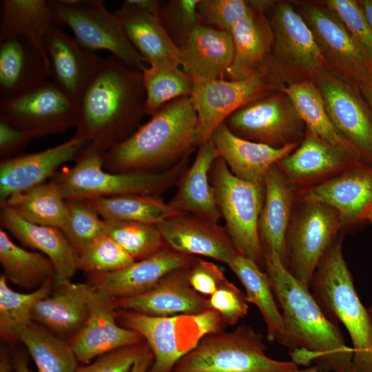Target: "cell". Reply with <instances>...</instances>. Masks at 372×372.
I'll list each match as a JSON object with an SVG mask.
<instances>
[{"label":"cell","instance_id":"6da1fadb","mask_svg":"<svg viewBox=\"0 0 372 372\" xmlns=\"http://www.w3.org/2000/svg\"><path fill=\"white\" fill-rule=\"evenodd\" d=\"M263 249L265 272L285 326L282 346L292 351V361L354 372L353 350L346 344L338 325L327 318L311 290L289 273L280 256L270 249Z\"/></svg>","mask_w":372,"mask_h":372},{"label":"cell","instance_id":"7a4b0ae2","mask_svg":"<svg viewBox=\"0 0 372 372\" xmlns=\"http://www.w3.org/2000/svg\"><path fill=\"white\" fill-rule=\"evenodd\" d=\"M145 103L142 71L113 56L102 58L77 101L74 135L105 152L139 127Z\"/></svg>","mask_w":372,"mask_h":372},{"label":"cell","instance_id":"3957f363","mask_svg":"<svg viewBox=\"0 0 372 372\" xmlns=\"http://www.w3.org/2000/svg\"><path fill=\"white\" fill-rule=\"evenodd\" d=\"M198 117L189 96L173 100L129 137L104 152L110 172H158L172 167L196 147Z\"/></svg>","mask_w":372,"mask_h":372},{"label":"cell","instance_id":"277c9868","mask_svg":"<svg viewBox=\"0 0 372 372\" xmlns=\"http://www.w3.org/2000/svg\"><path fill=\"white\" fill-rule=\"evenodd\" d=\"M340 235L320 261L311 291L327 318L347 329L354 372H372V315L362 304L342 252Z\"/></svg>","mask_w":372,"mask_h":372},{"label":"cell","instance_id":"5b68a950","mask_svg":"<svg viewBox=\"0 0 372 372\" xmlns=\"http://www.w3.org/2000/svg\"><path fill=\"white\" fill-rule=\"evenodd\" d=\"M104 152L87 143L76 163L54 176L52 181L65 200L122 195L159 196L180 179L189 156L161 172L114 173L103 169Z\"/></svg>","mask_w":372,"mask_h":372},{"label":"cell","instance_id":"8992f818","mask_svg":"<svg viewBox=\"0 0 372 372\" xmlns=\"http://www.w3.org/2000/svg\"><path fill=\"white\" fill-rule=\"evenodd\" d=\"M293 361L273 359L266 354L262 335L250 326L212 332L176 364L172 372H296Z\"/></svg>","mask_w":372,"mask_h":372},{"label":"cell","instance_id":"52a82bcc","mask_svg":"<svg viewBox=\"0 0 372 372\" xmlns=\"http://www.w3.org/2000/svg\"><path fill=\"white\" fill-rule=\"evenodd\" d=\"M121 326L137 332L148 344L154 362L147 372H172L178 362L205 335L226 327L216 311L168 317L120 310Z\"/></svg>","mask_w":372,"mask_h":372},{"label":"cell","instance_id":"ba28073f","mask_svg":"<svg viewBox=\"0 0 372 372\" xmlns=\"http://www.w3.org/2000/svg\"><path fill=\"white\" fill-rule=\"evenodd\" d=\"M209 178L236 251L262 269L265 256L258 227L265 200L264 185L236 177L220 156L211 167Z\"/></svg>","mask_w":372,"mask_h":372},{"label":"cell","instance_id":"9c48e42d","mask_svg":"<svg viewBox=\"0 0 372 372\" xmlns=\"http://www.w3.org/2000/svg\"><path fill=\"white\" fill-rule=\"evenodd\" d=\"M285 242L283 264L309 289L314 272L343 229L338 211L317 201H296Z\"/></svg>","mask_w":372,"mask_h":372},{"label":"cell","instance_id":"30bf717a","mask_svg":"<svg viewBox=\"0 0 372 372\" xmlns=\"http://www.w3.org/2000/svg\"><path fill=\"white\" fill-rule=\"evenodd\" d=\"M56 23L68 27L85 49L106 50L125 65L143 71L147 61L130 41L114 12L101 0H52Z\"/></svg>","mask_w":372,"mask_h":372},{"label":"cell","instance_id":"8fae6325","mask_svg":"<svg viewBox=\"0 0 372 372\" xmlns=\"http://www.w3.org/2000/svg\"><path fill=\"white\" fill-rule=\"evenodd\" d=\"M276 88L268 65L240 79L193 81L189 97L198 117L196 147L210 140L216 129L234 112L272 94Z\"/></svg>","mask_w":372,"mask_h":372},{"label":"cell","instance_id":"7c38bea8","mask_svg":"<svg viewBox=\"0 0 372 372\" xmlns=\"http://www.w3.org/2000/svg\"><path fill=\"white\" fill-rule=\"evenodd\" d=\"M77 103L53 81L0 101V121L30 131L37 137L76 126Z\"/></svg>","mask_w":372,"mask_h":372},{"label":"cell","instance_id":"4fadbf2b","mask_svg":"<svg viewBox=\"0 0 372 372\" xmlns=\"http://www.w3.org/2000/svg\"><path fill=\"white\" fill-rule=\"evenodd\" d=\"M302 17L310 28L327 61L340 79L361 93L372 79V63L329 8L307 5Z\"/></svg>","mask_w":372,"mask_h":372},{"label":"cell","instance_id":"5bb4252c","mask_svg":"<svg viewBox=\"0 0 372 372\" xmlns=\"http://www.w3.org/2000/svg\"><path fill=\"white\" fill-rule=\"evenodd\" d=\"M223 123L240 138L275 147L297 143L304 124L283 92L248 103Z\"/></svg>","mask_w":372,"mask_h":372},{"label":"cell","instance_id":"9a60e30c","mask_svg":"<svg viewBox=\"0 0 372 372\" xmlns=\"http://www.w3.org/2000/svg\"><path fill=\"white\" fill-rule=\"evenodd\" d=\"M316 85L335 127L358 150L362 163L372 166V112L362 93L327 74L320 75Z\"/></svg>","mask_w":372,"mask_h":372},{"label":"cell","instance_id":"2e32d148","mask_svg":"<svg viewBox=\"0 0 372 372\" xmlns=\"http://www.w3.org/2000/svg\"><path fill=\"white\" fill-rule=\"evenodd\" d=\"M92 285L87 318L68 342L78 361L84 364L120 348L145 342L137 332L118 325L116 299Z\"/></svg>","mask_w":372,"mask_h":372},{"label":"cell","instance_id":"e0dca14e","mask_svg":"<svg viewBox=\"0 0 372 372\" xmlns=\"http://www.w3.org/2000/svg\"><path fill=\"white\" fill-rule=\"evenodd\" d=\"M268 12L267 19L273 33L274 61L298 73L318 72L325 61L302 15L285 2L275 3Z\"/></svg>","mask_w":372,"mask_h":372},{"label":"cell","instance_id":"ac0fdd59","mask_svg":"<svg viewBox=\"0 0 372 372\" xmlns=\"http://www.w3.org/2000/svg\"><path fill=\"white\" fill-rule=\"evenodd\" d=\"M296 201H317L335 209L343 228L366 220L372 209V166L360 163L316 185L297 192Z\"/></svg>","mask_w":372,"mask_h":372},{"label":"cell","instance_id":"d6986e66","mask_svg":"<svg viewBox=\"0 0 372 372\" xmlns=\"http://www.w3.org/2000/svg\"><path fill=\"white\" fill-rule=\"evenodd\" d=\"M192 262L169 272L145 292L116 299L117 309L158 317L192 316L209 310L208 298L194 290L189 282Z\"/></svg>","mask_w":372,"mask_h":372},{"label":"cell","instance_id":"ffe728a7","mask_svg":"<svg viewBox=\"0 0 372 372\" xmlns=\"http://www.w3.org/2000/svg\"><path fill=\"white\" fill-rule=\"evenodd\" d=\"M88 142L74 135L45 150L4 159L0 164V200L44 183L59 167L78 158Z\"/></svg>","mask_w":372,"mask_h":372},{"label":"cell","instance_id":"44dd1931","mask_svg":"<svg viewBox=\"0 0 372 372\" xmlns=\"http://www.w3.org/2000/svg\"><path fill=\"white\" fill-rule=\"evenodd\" d=\"M166 245L189 256L210 258L229 265L237 251L225 227L183 213L156 224Z\"/></svg>","mask_w":372,"mask_h":372},{"label":"cell","instance_id":"7402d4cb","mask_svg":"<svg viewBox=\"0 0 372 372\" xmlns=\"http://www.w3.org/2000/svg\"><path fill=\"white\" fill-rule=\"evenodd\" d=\"M362 163L309 130L291 153L276 163L292 185L304 188L325 181Z\"/></svg>","mask_w":372,"mask_h":372},{"label":"cell","instance_id":"603a6c76","mask_svg":"<svg viewBox=\"0 0 372 372\" xmlns=\"http://www.w3.org/2000/svg\"><path fill=\"white\" fill-rule=\"evenodd\" d=\"M45 48L53 82L77 103L102 58L83 48L56 24L46 34Z\"/></svg>","mask_w":372,"mask_h":372},{"label":"cell","instance_id":"cb8c5ba5","mask_svg":"<svg viewBox=\"0 0 372 372\" xmlns=\"http://www.w3.org/2000/svg\"><path fill=\"white\" fill-rule=\"evenodd\" d=\"M196 256L178 252L167 245L145 259L120 270L93 273V285L114 299L131 297L154 287L169 272L189 265Z\"/></svg>","mask_w":372,"mask_h":372},{"label":"cell","instance_id":"d4e9b609","mask_svg":"<svg viewBox=\"0 0 372 372\" xmlns=\"http://www.w3.org/2000/svg\"><path fill=\"white\" fill-rule=\"evenodd\" d=\"M211 140L234 175L258 185H264L269 169L298 146L291 143L275 147L248 141L232 133L225 123L216 129Z\"/></svg>","mask_w":372,"mask_h":372},{"label":"cell","instance_id":"484cf974","mask_svg":"<svg viewBox=\"0 0 372 372\" xmlns=\"http://www.w3.org/2000/svg\"><path fill=\"white\" fill-rule=\"evenodd\" d=\"M0 218L1 225L23 245L50 260L56 272V285L70 282L78 269V258L61 229L28 222L4 204L1 205Z\"/></svg>","mask_w":372,"mask_h":372},{"label":"cell","instance_id":"4316f807","mask_svg":"<svg viewBox=\"0 0 372 372\" xmlns=\"http://www.w3.org/2000/svg\"><path fill=\"white\" fill-rule=\"evenodd\" d=\"M234 55L229 32L200 25L180 48L183 71L194 81L225 79Z\"/></svg>","mask_w":372,"mask_h":372},{"label":"cell","instance_id":"83f0119b","mask_svg":"<svg viewBox=\"0 0 372 372\" xmlns=\"http://www.w3.org/2000/svg\"><path fill=\"white\" fill-rule=\"evenodd\" d=\"M218 152L210 139L198 146L192 165L180 176L176 194L168 203L175 209L218 223V207L209 173Z\"/></svg>","mask_w":372,"mask_h":372},{"label":"cell","instance_id":"f1b7e54d","mask_svg":"<svg viewBox=\"0 0 372 372\" xmlns=\"http://www.w3.org/2000/svg\"><path fill=\"white\" fill-rule=\"evenodd\" d=\"M50 69L28 42L18 37L0 39V98L15 97L49 81Z\"/></svg>","mask_w":372,"mask_h":372},{"label":"cell","instance_id":"f546056e","mask_svg":"<svg viewBox=\"0 0 372 372\" xmlns=\"http://www.w3.org/2000/svg\"><path fill=\"white\" fill-rule=\"evenodd\" d=\"M56 286L53 294L36 303L32 319L61 338L70 339L87 318L92 285L70 282Z\"/></svg>","mask_w":372,"mask_h":372},{"label":"cell","instance_id":"4dcf8cb0","mask_svg":"<svg viewBox=\"0 0 372 372\" xmlns=\"http://www.w3.org/2000/svg\"><path fill=\"white\" fill-rule=\"evenodd\" d=\"M265 200L259 220L264 248L274 251L283 262L285 236L296 202V189L276 164L264 181Z\"/></svg>","mask_w":372,"mask_h":372},{"label":"cell","instance_id":"1f68e13d","mask_svg":"<svg viewBox=\"0 0 372 372\" xmlns=\"http://www.w3.org/2000/svg\"><path fill=\"white\" fill-rule=\"evenodd\" d=\"M0 39L18 37L28 42L50 67L45 36L56 23L51 1H1Z\"/></svg>","mask_w":372,"mask_h":372},{"label":"cell","instance_id":"d6a6232c","mask_svg":"<svg viewBox=\"0 0 372 372\" xmlns=\"http://www.w3.org/2000/svg\"><path fill=\"white\" fill-rule=\"evenodd\" d=\"M234 46L232 63L226 77L240 79L267 64L272 50L273 33L265 14L254 11L230 32Z\"/></svg>","mask_w":372,"mask_h":372},{"label":"cell","instance_id":"836d02e7","mask_svg":"<svg viewBox=\"0 0 372 372\" xmlns=\"http://www.w3.org/2000/svg\"><path fill=\"white\" fill-rule=\"evenodd\" d=\"M115 14L135 49L150 62L172 60L180 64V48L159 17L147 13L124 1Z\"/></svg>","mask_w":372,"mask_h":372},{"label":"cell","instance_id":"e575fe53","mask_svg":"<svg viewBox=\"0 0 372 372\" xmlns=\"http://www.w3.org/2000/svg\"><path fill=\"white\" fill-rule=\"evenodd\" d=\"M228 266L243 285L247 302L254 304L259 310L267 327L268 340L282 345L285 338V326L267 273L256 262L238 253Z\"/></svg>","mask_w":372,"mask_h":372},{"label":"cell","instance_id":"d590c367","mask_svg":"<svg viewBox=\"0 0 372 372\" xmlns=\"http://www.w3.org/2000/svg\"><path fill=\"white\" fill-rule=\"evenodd\" d=\"M282 90L307 130L362 161L358 150L332 123L316 83L310 80L299 81L282 87Z\"/></svg>","mask_w":372,"mask_h":372},{"label":"cell","instance_id":"8d00e7d4","mask_svg":"<svg viewBox=\"0 0 372 372\" xmlns=\"http://www.w3.org/2000/svg\"><path fill=\"white\" fill-rule=\"evenodd\" d=\"M4 204L28 222L62 229L68 220V207L54 182L42 183L8 198Z\"/></svg>","mask_w":372,"mask_h":372},{"label":"cell","instance_id":"74e56055","mask_svg":"<svg viewBox=\"0 0 372 372\" xmlns=\"http://www.w3.org/2000/svg\"><path fill=\"white\" fill-rule=\"evenodd\" d=\"M0 262L7 280L23 288L37 289L55 280L54 265L47 256L19 247L3 229L0 230Z\"/></svg>","mask_w":372,"mask_h":372},{"label":"cell","instance_id":"f35d334b","mask_svg":"<svg viewBox=\"0 0 372 372\" xmlns=\"http://www.w3.org/2000/svg\"><path fill=\"white\" fill-rule=\"evenodd\" d=\"M85 200L103 220L156 225L183 214L156 196L122 195Z\"/></svg>","mask_w":372,"mask_h":372},{"label":"cell","instance_id":"ab89813d","mask_svg":"<svg viewBox=\"0 0 372 372\" xmlns=\"http://www.w3.org/2000/svg\"><path fill=\"white\" fill-rule=\"evenodd\" d=\"M27 348L38 372H75L78 360L68 342L32 322L17 335Z\"/></svg>","mask_w":372,"mask_h":372},{"label":"cell","instance_id":"60d3db41","mask_svg":"<svg viewBox=\"0 0 372 372\" xmlns=\"http://www.w3.org/2000/svg\"><path fill=\"white\" fill-rule=\"evenodd\" d=\"M146 94L145 114L153 115L167 103L190 96L192 79L172 60L149 63L142 71Z\"/></svg>","mask_w":372,"mask_h":372},{"label":"cell","instance_id":"b9f144b4","mask_svg":"<svg viewBox=\"0 0 372 372\" xmlns=\"http://www.w3.org/2000/svg\"><path fill=\"white\" fill-rule=\"evenodd\" d=\"M3 274L0 276V333L3 339L18 340L19 331L32 321L36 303L50 294L54 280L46 282L30 293L12 289Z\"/></svg>","mask_w":372,"mask_h":372},{"label":"cell","instance_id":"7bdbcfd3","mask_svg":"<svg viewBox=\"0 0 372 372\" xmlns=\"http://www.w3.org/2000/svg\"><path fill=\"white\" fill-rule=\"evenodd\" d=\"M104 222L106 234L135 261L151 256L165 245L156 225L115 220Z\"/></svg>","mask_w":372,"mask_h":372},{"label":"cell","instance_id":"ee69618b","mask_svg":"<svg viewBox=\"0 0 372 372\" xmlns=\"http://www.w3.org/2000/svg\"><path fill=\"white\" fill-rule=\"evenodd\" d=\"M78 269L92 273L120 270L135 260L114 239L103 235L85 246L77 254Z\"/></svg>","mask_w":372,"mask_h":372},{"label":"cell","instance_id":"f6af8a7d","mask_svg":"<svg viewBox=\"0 0 372 372\" xmlns=\"http://www.w3.org/2000/svg\"><path fill=\"white\" fill-rule=\"evenodd\" d=\"M65 201L68 220L61 231L77 254L87 244L107 234L105 222L87 200Z\"/></svg>","mask_w":372,"mask_h":372},{"label":"cell","instance_id":"bcb514c9","mask_svg":"<svg viewBox=\"0 0 372 372\" xmlns=\"http://www.w3.org/2000/svg\"><path fill=\"white\" fill-rule=\"evenodd\" d=\"M199 0H170L163 3L160 19L174 43L182 47L201 25Z\"/></svg>","mask_w":372,"mask_h":372},{"label":"cell","instance_id":"7dc6e473","mask_svg":"<svg viewBox=\"0 0 372 372\" xmlns=\"http://www.w3.org/2000/svg\"><path fill=\"white\" fill-rule=\"evenodd\" d=\"M198 11L203 25L230 32L255 10L246 0H199Z\"/></svg>","mask_w":372,"mask_h":372},{"label":"cell","instance_id":"c3c4849f","mask_svg":"<svg viewBox=\"0 0 372 372\" xmlns=\"http://www.w3.org/2000/svg\"><path fill=\"white\" fill-rule=\"evenodd\" d=\"M325 2L372 63V28L358 1L328 0Z\"/></svg>","mask_w":372,"mask_h":372},{"label":"cell","instance_id":"681fc988","mask_svg":"<svg viewBox=\"0 0 372 372\" xmlns=\"http://www.w3.org/2000/svg\"><path fill=\"white\" fill-rule=\"evenodd\" d=\"M152 353L148 344L143 342L105 353L75 372H129L136 362Z\"/></svg>","mask_w":372,"mask_h":372},{"label":"cell","instance_id":"f907efd6","mask_svg":"<svg viewBox=\"0 0 372 372\" xmlns=\"http://www.w3.org/2000/svg\"><path fill=\"white\" fill-rule=\"evenodd\" d=\"M245 293L228 280L208 298L209 309L216 311L225 324L235 325L248 313Z\"/></svg>","mask_w":372,"mask_h":372},{"label":"cell","instance_id":"816d5d0a","mask_svg":"<svg viewBox=\"0 0 372 372\" xmlns=\"http://www.w3.org/2000/svg\"><path fill=\"white\" fill-rule=\"evenodd\" d=\"M227 279L219 266L214 262L195 258L189 272V282L197 293L210 296Z\"/></svg>","mask_w":372,"mask_h":372},{"label":"cell","instance_id":"f5cc1de1","mask_svg":"<svg viewBox=\"0 0 372 372\" xmlns=\"http://www.w3.org/2000/svg\"><path fill=\"white\" fill-rule=\"evenodd\" d=\"M33 132L0 121V155L4 159L22 150L33 138Z\"/></svg>","mask_w":372,"mask_h":372},{"label":"cell","instance_id":"db71d44e","mask_svg":"<svg viewBox=\"0 0 372 372\" xmlns=\"http://www.w3.org/2000/svg\"><path fill=\"white\" fill-rule=\"evenodd\" d=\"M128 3L150 14L160 17L163 3L158 0H125Z\"/></svg>","mask_w":372,"mask_h":372},{"label":"cell","instance_id":"11a10c76","mask_svg":"<svg viewBox=\"0 0 372 372\" xmlns=\"http://www.w3.org/2000/svg\"><path fill=\"white\" fill-rule=\"evenodd\" d=\"M154 362V356L151 355L136 362L129 372H147Z\"/></svg>","mask_w":372,"mask_h":372},{"label":"cell","instance_id":"9f6ffc18","mask_svg":"<svg viewBox=\"0 0 372 372\" xmlns=\"http://www.w3.org/2000/svg\"><path fill=\"white\" fill-rule=\"evenodd\" d=\"M13 366L15 372H32L25 358L21 355H17L14 357Z\"/></svg>","mask_w":372,"mask_h":372},{"label":"cell","instance_id":"6f0895ef","mask_svg":"<svg viewBox=\"0 0 372 372\" xmlns=\"http://www.w3.org/2000/svg\"><path fill=\"white\" fill-rule=\"evenodd\" d=\"M358 3L372 28V0H360Z\"/></svg>","mask_w":372,"mask_h":372},{"label":"cell","instance_id":"680465c9","mask_svg":"<svg viewBox=\"0 0 372 372\" xmlns=\"http://www.w3.org/2000/svg\"><path fill=\"white\" fill-rule=\"evenodd\" d=\"M11 364L8 354L1 351L0 358V372H10Z\"/></svg>","mask_w":372,"mask_h":372},{"label":"cell","instance_id":"91938a15","mask_svg":"<svg viewBox=\"0 0 372 372\" xmlns=\"http://www.w3.org/2000/svg\"><path fill=\"white\" fill-rule=\"evenodd\" d=\"M362 94L372 112V79L366 88L362 92Z\"/></svg>","mask_w":372,"mask_h":372},{"label":"cell","instance_id":"94428289","mask_svg":"<svg viewBox=\"0 0 372 372\" xmlns=\"http://www.w3.org/2000/svg\"><path fill=\"white\" fill-rule=\"evenodd\" d=\"M296 372H337V371L322 369L315 365L313 366H311L310 368H307L303 370H298Z\"/></svg>","mask_w":372,"mask_h":372},{"label":"cell","instance_id":"6125c7cd","mask_svg":"<svg viewBox=\"0 0 372 372\" xmlns=\"http://www.w3.org/2000/svg\"><path fill=\"white\" fill-rule=\"evenodd\" d=\"M366 220H369L372 223V209L367 214Z\"/></svg>","mask_w":372,"mask_h":372},{"label":"cell","instance_id":"be15d7a7","mask_svg":"<svg viewBox=\"0 0 372 372\" xmlns=\"http://www.w3.org/2000/svg\"><path fill=\"white\" fill-rule=\"evenodd\" d=\"M369 310L372 315V305L369 308Z\"/></svg>","mask_w":372,"mask_h":372}]
</instances>
